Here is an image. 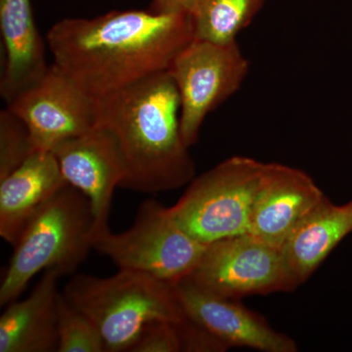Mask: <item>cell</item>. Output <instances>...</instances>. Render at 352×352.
I'll return each instance as SVG.
<instances>
[{"label":"cell","mask_w":352,"mask_h":352,"mask_svg":"<svg viewBox=\"0 0 352 352\" xmlns=\"http://www.w3.org/2000/svg\"><path fill=\"white\" fill-rule=\"evenodd\" d=\"M91 205L80 190L67 184L39 208L13 245L0 286V305L18 300L41 271L56 268L71 274L92 248Z\"/></svg>","instance_id":"obj_4"},{"label":"cell","mask_w":352,"mask_h":352,"mask_svg":"<svg viewBox=\"0 0 352 352\" xmlns=\"http://www.w3.org/2000/svg\"><path fill=\"white\" fill-rule=\"evenodd\" d=\"M198 0H152L148 10L155 14H186L193 16Z\"/></svg>","instance_id":"obj_22"},{"label":"cell","mask_w":352,"mask_h":352,"mask_svg":"<svg viewBox=\"0 0 352 352\" xmlns=\"http://www.w3.org/2000/svg\"><path fill=\"white\" fill-rule=\"evenodd\" d=\"M7 107L25 122L34 151L52 152L95 127V99L53 63L41 82Z\"/></svg>","instance_id":"obj_9"},{"label":"cell","mask_w":352,"mask_h":352,"mask_svg":"<svg viewBox=\"0 0 352 352\" xmlns=\"http://www.w3.org/2000/svg\"><path fill=\"white\" fill-rule=\"evenodd\" d=\"M194 38L191 15L129 10L59 21L46 43L53 64L98 99L168 71Z\"/></svg>","instance_id":"obj_1"},{"label":"cell","mask_w":352,"mask_h":352,"mask_svg":"<svg viewBox=\"0 0 352 352\" xmlns=\"http://www.w3.org/2000/svg\"><path fill=\"white\" fill-rule=\"evenodd\" d=\"M63 295L94 322L107 352L131 351L150 324L186 317L173 284L139 271L120 270L110 277L78 274Z\"/></svg>","instance_id":"obj_3"},{"label":"cell","mask_w":352,"mask_h":352,"mask_svg":"<svg viewBox=\"0 0 352 352\" xmlns=\"http://www.w3.org/2000/svg\"><path fill=\"white\" fill-rule=\"evenodd\" d=\"M182 352H222L228 347L205 327L185 317L178 323Z\"/></svg>","instance_id":"obj_21"},{"label":"cell","mask_w":352,"mask_h":352,"mask_svg":"<svg viewBox=\"0 0 352 352\" xmlns=\"http://www.w3.org/2000/svg\"><path fill=\"white\" fill-rule=\"evenodd\" d=\"M68 183L51 151H34L10 175L0 179V236L17 243L32 215Z\"/></svg>","instance_id":"obj_15"},{"label":"cell","mask_w":352,"mask_h":352,"mask_svg":"<svg viewBox=\"0 0 352 352\" xmlns=\"http://www.w3.org/2000/svg\"><path fill=\"white\" fill-rule=\"evenodd\" d=\"M266 0H198L194 12L195 38L217 43L237 41L251 25Z\"/></svg>","instance_id":"obj_17"},{"label":"cell","mask_w":352,"mask_h":352,"mask_svg":"<svg viewBox=\"0 0 352 352\" xmlns=\"http://www.w3.org/2000/svg\"><path fill=\"white\" fill-rule=\"evenodd\" d=\"M183 311L227 347L263 352H296L295 340L274 330L265 319L238 300L215 295L190 278L173 284Z\"/></svg>","instance_id":"obj_11"},{"label":"cell","mask_w":352,"mask_h":352,"mask_svg":"<svg viewBox=\"0 0 352 352\" xmlns=\"http://www.w3.org/2000/svg\"><path fill=\"white\" fill-rule=\"evenodd\" d=\"M168 73L180 97V131L185 145H195L208 113L239 91L250 62L237 41L228 43L194 38L171 64Z\"/></svg>","instance_id":"obj_7"},{"label":"cell","mask_w":352,"mask_h":352,"mask_svg":"<svg viewBox=\"0 0 352 352\" xmlns=\"http://www.w3.org/2000/svg\"><path fill=\"white\" fill-rule=\"evenodd\" d=\"M352 233V201L336 205L323 199L296 226L282 252L296 286L305 283Z\"/></svg>","instance_id":"obj_16"},{"label":"cell","mask_w":352,"mask_h":352,"mask_svg":"<svg viewBox=\"0 0 352 352\" xmlns=\"http://www.w3.org/2000/svg\"><path fill=\"white\" fill-rule=\"evenodd\" d=\"M0 31L4 62L0 95L6 105L36 85L47 73L46 41L41 38L31 0H0Z\"/></svg>","instance_id":"obj_13"},{"label":"cell","mask_w":352,"mask_h":352,"mask_svg":"<svg viewBox=\"0 0 352 352\" xmlns=\"http://www.w3.org/2000/svg\"><path fill=\"white\" fill-rule=\"evenodd\" d=\"M188 278L215 295L234 300L296 288L282 250L249 233L208 244Z\"/></svg>","instance_id":"obj_8"},{"label":"cell","mask_w":352,"mask_h":352,"mask_svg":"<svg viewBox=\"0 0 352 352\" xmlns=\"http://www.w3.org/2000/svg\"><path fill=\"white\" fill-rule=\"evenodd\" d=\"M25 122L8 107L0 112V179L19 168L32 153Z\"/></svg>","instance_id":"obj_19"},{"label":"cell","mask_w":352,"mask_h":352,"mask_svg":"<svg viewBox=\"0 0 352 352\" xmlns=\"http://www.w3.org/2000/svg\"><path fill=\"white\" fill-rule=\"evenodd\" d=\"M58 352H107L94 322L60 294L58 308Z\"/></svg>","instance_id":"obj_18"},{"label":"cell","mask_w":352,"mask_h":352,"mask_svg":"<svg viewBox=\"0 0 352 352\" xmlns=\"http://www.w3.org/2000/svg\"><path fill=\"white\" fill-rule=\"evenodd\" d=\"M325 197L305 171L265 163L249 234L282 250L296 226Z\"/></svg>","instance_id":"obj_12"},{"label":"cell","mask_w":352,"mask_h":352,"mask_svg":"<svg viewBox=\"0 0 352 352\" xmlns=\"http://www.w3.org/2000/svg\"><path fill=\"white\" fill-rule=\"evenodd\" d=\"M207 245L179 226L170 208L151 199L141 204L131 228L118 234L108 230L92 239L94 250L120 270L139 271L170 284L194 272Z\"/></svg>","instance_id":"obj_6"},{"label":"cell","mask_w":352,"mask_h":352,"mask_svg":"<svg viewBox=\"0 0 352 352\" xmlns=\"http://www.w3.org/2000/svg\"><path fill=\"white\" fill-rule=\"evenodd\" d=\"M178 323L157 321L150 324L131 352H182Z\"/></svg>","instance_id":"obj_20"},{"label":"cell","mask_w":352,"mask_h":352,"mask_svg":"<svg viewBox=\"0 0 352 352\" xmlns=\"http://www.w3.org/2000/svg\"><path fill=\"white\" fill-rule=\"evenodd\" d=\"M95 126L119 146L126 168L120 188L162 193L195 178L180 131L179 94L168 71L95 99Z\"/></svg>","instance_id":"obj_2"},{"label":"cell","mask_w":352,"mask_h":352,"mask_svg":"<svg viewBox=\"0 0 352 352\" xmlns=\"http://www.w3.org/2000/svg\"><path fill=\"white\" fill-rule=\"evenodd\" d=\"M64 179L82 191L91 205L94 237L110 230L113 193L120 188L126 168L117 141L110 132L95 126L68 139L52 151Z\"/></svg>","instance_id":"obj_10"},{"label":"cell","mask_w":352,"mask_h":352,"mask_svg":"<svg viewBox=\"0 0 352 352\" xmlns=\"http://www.w3.org/2000/svg\"><path fill=\"white\" fill-rule=\"evenodd\" d=\"M56 268L43 277L28 298L6 305L0 317V352H53L58 349V281Z\"/></svg>","instance_id":"obj_14"},{"label":"cell","mask_w":352,"mask_h":352,"mask_svg":"<svg viewBox=\"0 0 352 352\" xmlns=\"http://www.w3.org/2000/svg\"><path fill=\"white\" fill-rule=\"evenodd\" d=\"M265 163L234 156L195 176L179 201L170 208L179 226L208 245L249 233L254 199Z\"/></svg>","instance_id":"obj_5"}]
</instances>
